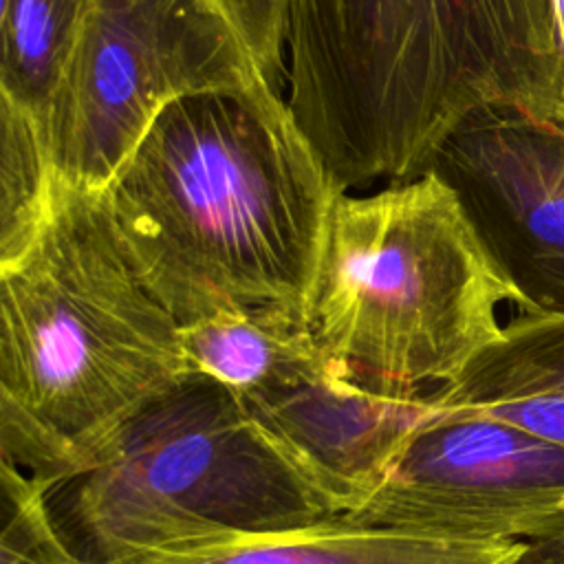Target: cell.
<instances>
[{"mask_svg":"<svg viewBox=\"0 0 564 564\" xmlns=\"http://www.w3.org/2000/svg\"><path fill=\"white\" fill-rule=\"evenodd\" d=\"M341 194L269 82L183 97L106 189L115 229L178 326L256 306L308 324Z\"/></svg>","mask_w":564,"mask_h":564,"instance_id":"cell-1","label":"cell"},{"mask_svg":"<svg viewBox=\"0 0 564 564\" xmlns=\"http://www.w3.org/2000/svg\"><path fill=\"white\" fill-rule=\"evenodd\" d=\"M0 458L51 489L104 463L192 377L178 322L132 264L106 192L57 185L35 242L0 267Z\"/></svg>","mask_w":564,"mask_h":564,"instance_id":"cell-2","label":"cell"},{"mask_svg":"<svg viewBox=\"0 0 564 564\" xmlns=\"http://www.w3.org/2000/svg\"><path fill=\"white\" fill-rule=\"evenodd\" d=\"M286 104L341 192L425 172L489 108L520 110L511 0H286Z\"/></svg>","mask_w":564,"mask_h":564,"instance_id":"cell-3","label":"cell"},{"mask_svg":"<svg viewBox=\"0 0 564 564\" xmlns=\"http://www.w3.org/2000/svg\"><path fill=\"white\" fill-rule=\"evenodd\" d=\"M502 304L522 306L432 170L337 196L308 328L348 381L390 397L432 392L502 337Z\"/></svg>","mask_w":564,"mask_h":564,"instance_id":"cell-4","label":"cell"},{"mask_svg":"<svg viewBox=\"0 0 564 564\" xmlns=\"http://www.w3.org/2000/svg\"><path fill=\"white\" fill-rule=\"evenodd\" d=\"M51 509L88 564H137L344 513L300 456L205 377L141 412L95 469L53 487Z\"/></svg>","mask_w":564,"mask_h":564,"instance_id":"cell-5","label":"cell"},{"mask_svg":"<svg viewBox=\"0 0 564 564\" xmlns=\"http://www.w3.org/2000/svg\"><path fill=\"white\" fill-rule=\"evenodd\" d=\"M262 82L231 0H84L46 117L57 185L106 192L167 106Z\"/></svg>","mask_w":564,"mask_h":564,"instance_id":"cell-6","label":"cell"},{"mask_svg":"<svg viewBox=\"0 0 564 564\" xmlns=\"http://www.w3.org/2000/svg\"><path fill=\"white\" fill-rule=\"evenodd\" d=\"M348 516L458 538L531 542L564 524V447L425 399V414Z\"/></svg>","mask_w":564,"mask_h":564,"instance_id":"cell-7","label":"cell"},{"mask_svg":"<svg viewBox=\"0 0 564 564\" xmlns=\"http://www.w3.org/2000/svg\"><path fill=\"white\" fill-rule=\"evenodd\" d=\"M427 170L460 200L520 313L564 315V130L489 108L463 121Z\"/></svg>","mask_w":564,"mask_h":564,"instance_id":"cell-8","label":"cell"},{"mask_svg":"<svg viewBox=\"0 0 564 564\" xmlns=\"http://www.w3.org/2000/svg\"><path fill=\"white\" fill-rule=\"evenodd\" d=\"M242 405L355 509L425 414V394L366 390L328 364L240 399Z\"/></svg>","mask_w":564,"mask_h":564,"instance_id":"cell-9","label":"cell"},{"mask_svg":"<svg viewBox=\"0 0 564 564\" xmlns=\"http://www.w3.org/2000/svg\"><path fill=\"white\" fill-rule=\"evenodd\" d=\"M524 542L458 538L326 516L284 531L238 535L137 564H520Z\"/></svg>","mask_w":564,"mask_h":564,"instance_id":"cell-10","label":"cell"},{"mask_svg":"<svg viewBox=\"0 0 564 564\" xmlns=\"http://www.w3.org/2000/svg\"><path fill=\"white\" fill-rule=\"evenodd\" d=\"M178 333L192 377H205L238 399L328 364L306 319L280 306L220 311L183 324Z\"/></svg>","mask_w":564,"mask_h":564,"instance_id":"cell-11","label":"cell"},{"mask_svg":"<svg viewBox=\"0 0 564 564\" xmlns=\"http://www.w3.org/2000/svg\"><path fill=\"white\" fill-rule=\"evenodd\" d=\"M529 392L564 394V315L518 313L496 344L425 397L436 408H476Z\"/></svg>","mask_w":564,"mask_h":564,"instance_id":"cell-12","label":"cell"},{"mask_svg":"<svg viewBox=\"0 0 564 564\" xmlns=\"http://www.w3.org/2000/svg\"><path fill=\"white\" fill-rule=\"evenodd\" d=\"M84 0H0V97L46 117L66 68Z\"/></svg>","mask_w":564,"mask_h":564,"instance_id":"cell-13","label":"cell"},{"mask_svg":"<svg viewBox=\"0 0 564 564\" xmlns=\"http://www.w3.org/2000/svg\"><path fill=\"white\" fill-rule=\"evenodd\" d=\"M57 200L44 128L0 97V267L15 262L40 236Z\"/></svg>","mask_w":564,"mask_h":564,"instance_id":"cell-14","label":"cell"},{"mask_svg":"<svg viewBox=\"0 0 564 564\" xmlns=\"http://www.w3.org/2000/svg\"><path fill=\"white\" fill-rule=\"evenodd\" d=\"M511 2L520 59V112L564 130V0Z\"/></svg>","mask_w":564,"mask_h":564,"instance_id":"cell-15","label":"cell"},{"mask_svg":"<svg viewBox=\"0 0 564 564\" xmlns=\"http://www.w3.org/2000/svg\"><path fill=\"white\" fill-rule=\"evenodd\" d=\"M0 564H88L64 538L51 487L0 458Z\"/></svg>","mask_w":564,"mask_h":564,"instance_id":"cell-16","label":"cell"},{"mask_svg":"<svg viewBox=\"0 0 564 564\" xmlns=\"http://www.w3.org/2000/svg\"><path fill=\"white\" fill-rule=\"evenodd\" d=\"M447 410H467V412L487 414L498 421L522 427L553 445L564 447V394L560 392H529V394L496 399L476 408H447Z\"/></svg>","mask_w":564,"mask_h":564,"instance_id":"cell-17","label":"cell"},{"mask_svg":"<svg viewBox=\"0 0 564 564\" xmlns=\"http://www.w3.org/2000/svg\"><path fill=\"white\" fill-rule=\"evenodd\" d=\"M231 4L240 15L267 79L278 88V79L284 75L286 0H231Z\"/></svg>","mask_w":564,"mask_h":564,"instance_id":"cell-18","label":"cell"},{"mask_svg":"<svg viewBox=\"0 0 564 564\" xmlns=\"http://www.w3.org/2000/svg\"><path fill=\"white\" fill-rule=\"evenodd\" d=\"M520 564H564V524L542 538L524 542Z\"/></svg>","mask_w":564,"mask_h":564,"instance_id":"cell-19","label":"cell"}]
</instances>
